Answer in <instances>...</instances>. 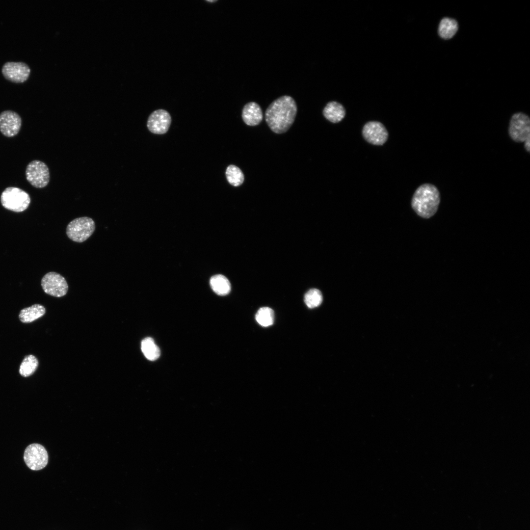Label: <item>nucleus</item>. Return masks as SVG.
I'll return each instance as SVG.
<instances>
[{
  "mask_svg": "<svg viewBox=\"0 0 530 530\" xmlns=\"http://www.w3.org/2000/svg\"><path fill=\"white\" fill-rule=\"evenodd\" d=\"M297 105L291 96L284 95L273 101L265 112V120L272 131L276 133L286 132L293 123Z\"/></svg>",
  "mask_w": 530,
  "mask_h": 530,
  "instance_id": "nucleus-1",
  "label": "nucleus"
},
{
  "mask_svg": "<svg viewBox=\"0 0 530 530\" xmlns=\"http://www.w3.org/2000/svg\"><path fill=\"white\" fill-rule=\"evenodd\" d=\"M440 203V194L434 185L425 183L415 190L411 206L415 212L424 218H429L437 212Z\"/></svg>",
  "mask_w": 530,
  "mask_h": 530,
  "instance_id": "nucleus-2",
  "label": "nucleus"
},
{
  "mask_svg": "<svg viewBox=\"0 0 530 530\" xmlns=\"http://www.w3.org/2000/svg\"><path fill=\"white\" fill-rule=\"evenodd\" d=\"M31 199L29 195L24 190L17 187H8L1 193L0 202L6 209L20 212L26 210Z\"/></svg>",
  "mask_w": 530,
  "mask_h": 530,
  "instance_id": "nucleus-3",
  "label": "nucleus"
},
{
  "mask_svg": "<svg viewBox=\"0 0 530 530\" xmlns=\"http://www.w3.org/2000/svg\"><path fill=\"white\" fill-rule=\"evenodd\" d=\"M95 230L94 221L90 217L83 216L76 218L69 223L66 233L71 240L81 243L86 240Z\"/></svg>",
  "mask_w": 530,
  "mask_h": 530,
  "instance_id": "nucleus-4",
  "label": "nucleus"
},
{
  "mask_svg": "<svg viewBox=\"0 0 530 530\" xmlns=\"http://www.w3.org/2000/svg\"><path fill=\"white\" fill-rule=\"evenodd\" d=\"M508 134L511 139L518 143L530 139V119L522 112L513 114L510 120Z\"/></svg>",
  "mask_w": 530,
  "mask_h": 530,
  "instance_id": "nucleus-5",
  "label": "nucleus"
},
{
  "mask_svg": "<svg viewBox=\"0 0 530 530\" xmlns=\"http://www.w3.org/2000/svg\"><path fill=\"white\" fill-rule=\"evenodd\" d=\"M26 177L33 186L38 188L45 187L50 182L49 169L45 162L39 160H32L26 166Z\"/></svg>",
  "mask_w": 530,
  "mask_h": 530,
  "instance_id": "nucleus-6",
  "label": "nucleus"
},
{
  "mask_svg": "<svg viewBox=\"0 0 530 530\" xmlns=\"http://www.w3.org/2000/svg\"><path fill=\"white\" fill-rule=\"evenodd\" d=\"M41 285L46 293L56 297L65 295L68 290L65 278L54 271L46 273L41 279Z\"/></svg>",
  "mask_w": 530,
  "mask_h": 530,
  "instance_id": "nucleus-7",
  "label": "nucleus"
},
{
  "mask_svg": "<svg viewBox=\"0 0 530 530\" xmlns=\"http://www.w3.org/2000/svg\"><path fill=\"white\" fill-rule=\"evenodd\" d=\"M24 459L26 466L31 470L38 471L46 466L48 454L45 448L37 443L28 446L24 452Z\"/></svg>",
  "mask_w": 530,
  "mask_h": 530,
  "instance_id": "nucleus-8",
  "label": "nucleus"
},
{
  "mask_svg": "<svg viewBox=\"0 0 530 530\" xmlns=\"http://www.w3.org/2000/svg\"><path fill=\"white\" fill-rule=\"evenodd\" d=\"M362 135L369 143L374 145H382L387 140L388 131L380 122L371 121L366 123L362 129Z\"/></svg>",
  "mask_w": 530,
  "mask_h": 530,
  "instance_id": "nucleus-9",
  "label": "nucleus"
},
{
  "mask_svg": "<svg viewBox=\"0 0 530 530\" xmlns=\"http://www.w3.org/2000/svg\"><path fill=\"white\" fill-rule=\"evenodd\" d=\"M21 126V117L15 111L6 110L0 113V131L5 136H15L20 132Z\"/></svg>",
  "mask_w": 530,
  "mask_h": 530,
  "instance_id": "nucleus-10",
  "label": "nucleus"
},
{
  "mask_svg": "<svg viewBox=\"0 0 530 530\" xmlns=\"http://www.w3.org/2000/svg\"><path fill=\"white\" fill-rule=\"evenodd\" d=\"M1 71L6 79L17 83L26 81L30 72L28 65L23 62H6L2 66Z\"/></svg>",
  "mask_w": 530,
  "mask_h": 530,
  "instance_id": "nucleus-11",
  "label": "nucleus"
},
{
  "mask_svg": "<svg viewBox=\"0 0 530 530\" xmlns=\"http://www.w3.org/2000/svg\"><path fill=\"white\" fill-rule=\"evenodd\" d=\"M171 122L169 113L165 110L159 109L155 110L150 115L147 126L152 133L163 134L168 131Z\"/></svg>",
  "mask_w": 530,
  "mask_h": 530,
  "instance_id": "nucleus-12",
  "label": "nucleus"
},
{
  "mask_svg": "<svg viewBox=\"0 0 530 530\" xmlns=\"http://www.w3.org/2000/svg\"><path fill=\"white\" fill-rule=\"evenodd\" d=\"M242 118L244 123L248 126H254L259 124L263 118L260 106L254 102L247 103L243 108Z\"/></svg>",
  "mask_w": 530,
  "mask_h": 530,
  "instance_id": "nucleus-13",
  "label": "nucleus"
},
{
  "mask_svg": "<svg viewBox=\"0 0 530 530\" xmlns=\"http://www.w3.org/2000/svg\"><path fill=\"white\" fill-rule=\"evenodd\" d=\"M324 116L333 123L341 121L345 115V110L340 103L331 101L327 104L323 110Z\"/></svg>",
  "mask_w": 530,
  "mask_h": 530,
  "instance_id": "nucleus-14",
  "label": "nucleus"
},
{
  "mask_svg": "<svg viewBox=\"0 0 530 530\" xmlns=\"http://www.w3.org/2000/svg\"><path fill=\"white\" fill-rule=\"evenodd\" d=\"M45 307L39 304L25 308L21 310L19 318L23 323H30L42 317L45 314Z\"/></svg>",
  "mask_w": 530,
  "mask_h": 530,
  "instance_id": "nucleus-15",
  "label": "nucleus"
},
{
  "mask_svg": "<svg viewBox=\"0 0 530 530\" xmlns=\"http://www.w3.org/2000/svg\"><path fill=\"white\" fill-rule=\"evenodd\" d=\"M458 26L453 19L445 17L442 19L439 25L438 32L439 36L444 39L451 38L458 30Z\"/></svg>",
  "mask_w": 530,
  "mask_h": 530,
  "instance_id": "nucleus-16",
  "label": "nucleus"
},
{
  "mask_svg": "<svg viewBox=\"0 0 530 530\" xmlns=\"http://www.w3.org/2000/svg\"><path fill=\"white\" fill-rule=\"evenodd\" d=\"M210 284L212 290L218 295H226L231 291V284L229 281L225 276L221 274L213 276L210 279Z\"/></svg>",
  "mask_w": 530,
  "mask_h": 530,
  "instance_id": "nucleus-17",
  "label": "nucleus"
},
{
  "mask_svg": "<svg viewBox=\"0 0 530 530\" xmlns=\"http://www.w3.org/2000/svg\"><path fill=\"white\" fill-rule=\"evenodd\" d=\"M141 349L144 356L150 361L156 360L160 356L159 348L151 337H147L142 340Z\"/></svg>",
  "mask_w": 530,
  "mask_h": 530,
  "instance_id": "nucleus-18",
  "label": "nucleus"
},
{
  "mask_svg": "<svg viewBox=\"0 0 530 530\" xmlns=\"http://www.w3.org/2000/svg\"><path fill=\"white\" fill-rule=\"evenodd\" d=\"M38 365L35 356L31 354L26 356L20 365L19 373L23 377H28L36 371Z\"/></svg>",
  "mask_w": 530,
  "mask_h": 530,
  "instance_id": "nucleus-19",
  "label": "nucleus"
},
{
  "mask_svg": "<svg viewBox=\"0 0 530 530\" xmlns=\"http://www.w3.org/2000/svg\"><path fill=\"white\" fill-rule=\"evenodd\" d=\"M225 174L228 182L233 186H238L243 183L244 175L241 170L235 165L228 166Z\"/></svg>",
  "mask_w": 530,
  "mask_h": 530,
  "instance_id": "nucleus-20",
  "label": "nucleus"
},
{
  "mask_svg": "<svg viewBox=\"0 0 530 530\" xmlns=\"http://www.w3.org/2000/svg\"><path fill=\"white\" fill-rule=\"evenodd\" d=\"M255 318L259 324L264 327H267L271 325L274 322V313L270 308L262 307L257 311Z\"/></svg>",
  "mask_w": 530,
  "mask_h": 530,
  "instance_id": "nucleus-21",
  "label": "nucleus"
},
{
  "mask_svg": "<svg viewBox=\"0 0 530 530\" xmlns=\"http://www.w3.org/2000/svg\"><path fill=\"white\" fill-rule=\"evenodd\" d=\"M304 300L308 308H314L321 304L322 302V295L318 289H310L305 294Z\"/></svg>",
  "mask_w": 530,
  "mask_h": 530,
  "instance_id": "nucleus-22",
  "label": "nucleus"
},
{
  "mask_svg": "<svg viewBox=\"0 0 530 530\" xmlns=\"http://www.w3.org/2000/svg\"><path fill=\"white\" fill-rule=\"evenodd\" d=\"M524 148L526 151L529 153L530 152V139H528L524 142Z\"/></svg>",
  "mask_w": 530,
  "mask_h": 530,
  "instance_id": "nucleus-23",
  "label": "nucleus"
},
{
  "mask_svg": "<svg viewBox=\"0 0 530 530\" xmlns=\"http://www.w3.org/2000/svg\"><path fill=\"white\" fill-rule=\"evenodd\" d=\"M207 1H209V2H214V1H215V0H207Z\"/></svg>",
  "mask_w": 530,
  "mask_h": 530,
  "instance_id": "nucleus-24",
  "label": "nucleus"
}]
</instances>
